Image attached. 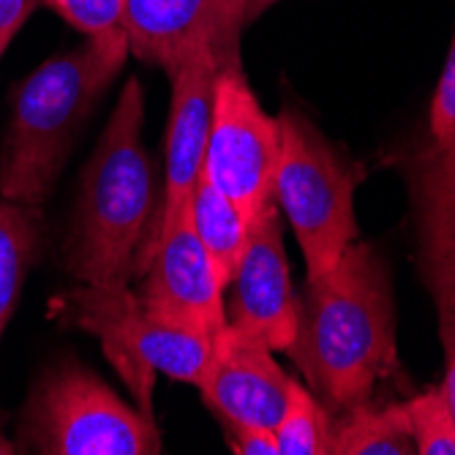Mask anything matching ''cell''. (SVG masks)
<instances>
[{
	"label": "cell",
	"mask_w": 455,
	"mask_h": 455,
	"mask_svg": "<svg viewBox=\"0 0 455 455\" xmlns=\"http://www.w3.org/2000/svg\"><path fill=\"white\" fill-rule=\"evenodd\" d=\"M129 55L123 28L85 36L79 47L44 60L20 82L0 148V196L36 208L50 199L88 117Z\"/></svg>",
	"instance_id": "obj_3"
},
{
	"label": "cell",
	"mask_w": 455,
	"mask_h": 455,
	"mask_svg": "<svg viewBox=\"0 0 455 455\" xmlns=\"http://www.w3.org/2000/svg\"><path fill=\"white\" fill-rule=\"evenodd\" d=\"M278 134L275 204L298 237L306 275L319 278L333 270L360 237L355 191L365 170L352 164L295 107L278 112Z\"/></svg>",
	"instance_id": "obj_5"
},
{
	"label": "cell",
	"mask_w": 455,
	"mask_h": 455,
	"mask_svg": "<svg viewBox=\"0 0 455 455\" xmlns=\"http://www.w3.org/2000/svg\"><path fill=\"white\" fill-rule=\"evenodd\" d=\"M22 452L156 455L161 436L148 418L74 357L52 363L30 387L20 420Z\"/></svg>",
	"instance_id": "obj_6"
},
{
	"label": "cell",
	"mask_w": 455,
	"mask_h": 455,
	"mask_svg": "<svg viewBox=\"0 0 455 455\" xmlns=\"http://www.w3.org/2000/svg\"><path fill=\"white\" fill-rule=\"evenodd\" d=\"M278 0H251V4H248V22H254V20H259L270 6H275Z\"/></svg>",
	"instance_id": "obj_23"
},
{
	"label": "cell",
	"mask_w": 455,
	"mask_h": 455,
	"mask_svg": "<svg viewBox=\"0 0 455 455\" xmlns=\"http://www.w3.org/2000/svg\"><path fill=\"white\" fill-rule=\"evenodd\" d=\"M188 216H191V227H194L202 248L208 251L221 283L229 286V281L235 278V270L243 259L251 221L243 216V211L224 191H219L204 178H199V183L194 188Z\"/></svg>",
	"instance_id": "obj_15"
},
{
	"label": "cell",
	"mask_w": 455,
	"mask_h": 455,
	"mask_svg": "<svg viewBox=\"0 0 455 455\" xmlns=\"http://www.w3.org/2000/svg\"><path fill=\"white\" fill-rule=\"evenodd\" d=\"M411 439L403 403L374 406L371 401L357 403L341 415H333L330 455H411Z\"/></svg>",
	"instance_id": "obj_16"
},
{
	"label": "cell",
	"mask_w": 455,
	"mask_h": 455,
	"mask_svg": "<svg viewBox=\"0 0 455 455\" xmlns=\"http://www.w3.org/2000/svg\"><path fill=\"white\" fill-rule=\"evenodd\" d=\"M126 4L129 0H44L41 6H47L82 36H104L123 28Z\"/></svg>",
	"instance_id": "obj_19"
},
{
	"label": "cell",
	"mask_w": 455,
	"mask_h": 455,
	"mask_svg": "<svg viewBox=\"0 0 455 455\" xmlns=\"http://www.w3.org/2000/svg\"><path fill=\"white\" fill-rule=\"evenodd\" d=\"M224 66L211 50H196L180 60L170 74L172 101L164 134V194L156 213V224L140 243L134 257V278H140L153 257L158 235L167 229L183 211H188L194 188L202 178L204 148L211 134L213 88L216 74Z\"/></svg>",
	"instance_id": "obj_9"
},
{
	"label": "cell",
	"mask_w": 455,
	"mask_h": 455,
	"mask_svg": "<svg viewBox=\"0 0 455 455\" xmlns=\"http://www.w3.org/2000/svg\"><path fill=\"white\" fill-rule=\"evenodd\" d=\"M41 4H44V0H0V58L6 55L20 28L30 20V14Z\"/></svg>",
	"instance_id": "obj_21"
},
{
	"label": "cell",
	"mask_w": 455,
	"mask_h": 455,
	"mask_svg": "<svg viewBox=\"0 0 455 455\" xmlns=\"http://www.w3.org/2000/svg\"><path fill=\"white\" fill-rule=\"evenodd\" d=\"M50 319L99 339L104 357L148 418H153L156 374L196 387L211 360L208 339L150 314L132 286L101 289L76 283L52 298Z\"/></svg>",
	"instance_id": "obj_4"
},
{
	"label": "cell",
	"mask_w": 455,
	"mask_h": 455,
	"mask_svg": "<svg viewBox=\"0 0 455 455\" xmlns=\"http://www.w3.org/2000/svg\"><path fill=\"white\" fill-rule=\"evenodd\" d=\"M418 270L439 319L444 355L455 347V28L428 112V137L403 161Z\"/></svg>",
	"instance_id": "obj_7"
},
{
	"label": "cell",
	"mask_w": 455,
	"mask_h": 455,
	"mask_svg": "<svg viewBox=\"0 0 455 455\" xmlns=\"http://www.w3.org/2000/svg\"><path fill=\"white\" fill-rule=\"evenodd\" d=\"M403 411L418 455H455V418L442 385L403 401Z\"/></svg>",
	"instance_id": "obj_18"
},
{
	"label": "cell",
	"mask_w": 455,
	"mask_h": 455,
	"mask_svg": "<svg viewBox=\"0 0 455 455\" xmlns=\"http://www.w3.org/2000/svg\"><path fill=\"white\" fill-rule=\"evenodd\" d=\"M140 278L137 298L158 319L208 341L227 327V286L202 248L188 211L158 235L153 257Z\"/></svg>",
	"instance_id": "obj_11"
},
{
	"label": "cell",
	"mask_w": 455,
	"mask_h": 455,
	"mask_svg": "<svg viewBox=\"0 0 455 455\" xmlns=\"http://www.w3.org/2000/svg\"><path fill=\"white\" fill-rule=\"evenodd\" d=\"M227 324L273 352H283L298 330V292L281 232V211L270 202L248 227V243L235 270Z\"/></svg>",
	"instance_id": "obj_12"
},
{
	"label": "cell",
	"mask_w": 455,
	"mask_h": 455,
	"mask_svg": "<svg viewBox=\"0 0 455 455\" xmlns=\"http://www.w3.org/2000/svg\"><path fill=\"white\" fill-rule=\"evenodd\" d=\"M333 411H330L306 385L292 379L289 401L275 426L281 455H330Z\"/></svg>",
	"instance_id": "obj_17"
},
{
	"label": "cell",
	"mask_w": 455,
	"mask_h": 455,
	"mask_svg": "<svg viewBox=\"0 0 455 455\" xmlns=\"http://www.w3.org/2000/svg\"><path fill=\"white\" fill-rule=\"evenodd\" d=\"M44 251V219L36 204L0 196V341L20 306L28 273Z\"/></svg>",
	"instance_id": "obj_14"
},
{
	"label": "cell",
	"mask_w": 455,
	"mask_h": 455,
	"mask_svg": "<svg viewBox=\"0 0 455 455\" xmlns=\"http://www.w3.org/2000/svg\"><path fill=\"white\" fill-rule=\"evenodd\" d=\"M251 0H129L123 33L129 52L161 71H172L196 50H211L219 63H240V36Z\"/></svg>",
	"instance_id": "obj_10"
},
{
	"label": "cell",
	"mask_w": 455,
	"mask_h": 455,
	"mask_svg": "<svg viewBox=\"0 0 455 455\" xmlns=\"http://www.w3.org/2000/svg\"><path fill=\"white\" fill-rule=\"evenodd\" d=\"M444 379H442V390H444V398L450 403V411L455 418V349L450 355H444Z\"/></svg>",
	"instance_id": "obj_22"
},
{
	"label": "cell",
	"mask_w": 455,
	"mask_h": 455,
	"mask_svg": "<svg viewBox=\"0 0 455 455\" xmlns=\"http://www.w3.org/2000/svg\"><path fill=\"white\" fill-rule=\"evenodd\" d=\"M292 377L275 363L273 349L245 339L227 324L211 341V360L196 385L204 406L221 426H278Z\"/></svg>",
	"instance_id": "obj_13"
},
{
	"label": "cell",
	"mask_w": 455,
	"mask_h": 455,
	"mask_svg": "<svg viewBox=\"0 0 455 455\" xmlns=\"http://www.w3.org/2000/svg\"><path fill=\"white\" fill-rule=\"evenodd\" d=\"M142 123L145 91L132 76L79 175L63 240V267L76 283L132 286L137 248L158 213L156 172L142 142Z\"/></svg>",
	"instance_id": "obj_2"
},
{
	"label": "cell",
	"mask_w": 455,
	"mask_h": 455,
	"mask_svg": "<svg viewBox=\"0 0 455 455\" xmlns=\"http://www.w3.org/2000/svg\"><path fill=\"white\" fill-rule=\"evenodd\" d=\"M227 442L237 455H281L273 428L259 426H227Z\"/></svg>",
	"instance_id": "obj_20"
},
{
	"label": "cell",
	"mask_w": 455,
	"mask_h": 455,
	"mask_svg": "<svg viewBox=\"0 0 455 455\" xmlns=\"http://www.w3.org/2000/svg\"><path fill=\"white\" fill-rule=\"evenodd\" d=\"M452 349H455V347H452ZM447 355H450V352H447Z\"/></svg>",
	"instance_id": "obj_25"
},
{
	"label": "cell",
	"mask_w": 455,
	"mask_h": 455,
	"mask_svg": "<svg viewBox=\"0 0 455 455\" xmlns=\"http://www.w3.org/2000/svg\"><path fill=\"white\" fill-rule=\"evenodd\" d=\"M278 153V117L262 109L243 66L221 68L213 88L202 178L224 191L251 221L262 208L275 202Z\"/></svg>",
	"instance_id": "obj_8"
},
{
	"label": "cell",
	"mask_w": 455,
	"mask_h": 455,
	"mask_svg": "<svg viewBox=\"0 0 455 455\" xmlns=\"http://www.w3.org/2000/svg\"><path fill=\"white\" fill-rule=\"evenodd\" d=\"M283 355L333 415L401 377L393 278L374 245L355 240L333 270L306 281L295 339Z\"/></svg>",
	"instance_id": "obj_1"
},
{
	"label": "cell",
	"mask_w": 455,
	"mask_h": 455,
	"mask_svg": "<svg viewBox=\"0 0 455 455\" xmlns=\"http://www.w3.org/2000/svg\"><path fill=\"white\" fill-rule=\"evenodd\" d=\"M14 452H20V450H17V444H14V442H9L4 434H0V455H14Z\"/></svg>",
	"instance_id": "obj_24"
}]
</instances>
